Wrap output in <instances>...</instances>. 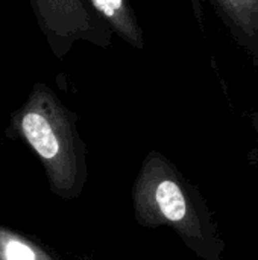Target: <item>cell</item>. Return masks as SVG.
I'll return each instance as SVG.
<instances>
[{
  "mask_svg": "<svg viewBox=\"0 0 258 260\" xmlns=\"http://www.w3.org/2000/svg\"><path fill=\"white\" fill-rule=\"evenodd\" d=\"M52 52L62 58L76 41L109 46L111 27L87 0H29Z\"/></svg>",
  "mask_w": 258,
  "mask_h": 260,
  "instance_id": "3",
  "label": "cell"
},
{
  "mask_svg": "<svg viewBox=\"0 0 258 260\" xmlns=\"http://www.w3.org/2000/svg\"><path fill=\"white\" fill-rule=\"evenodd\" d=\"M0 260H61L52 251L3 224H0Z\"/></svg>",
  "mask_w": 258,
  "mask_h": 260,
  "instance_id": "5",
  "label": "cell"
},
{
  "mask_svg": "<svg viewBox=\"0 0 258 260\" xmlns=\"http://www.w3.org/2000/svg\"><path fill=\"white\" fill-rule=\"evenodd\" d=\"M237 35L258 43V0H216Z\"/></svg>",
  "mask_w": 258,
  "mask_h": 260,
  "instance_id": "6",
  "label": "cell"
},
{
  "mask_svg": "<svg viewBox=\"0 0 258 260\" xmlns=\"http://www.w3.org/2000/svg\"><path fill=\"white\" fill-rule=\"evenodd\" d=\"M8 134L24 140L40 158L49 187L61 200H78L87 184V146L76 114L55 91L36 82L12 113Z\"/></svg>",
  "mask_w": 258,
  "mask_h": 260,
  "instance_id": "2",
  "label": "cell"
},
{
  "mask_svg": "<svg viewBox=\"0 0 258 260\" xmlns=\"http://www.w3.org/2000/svg\"><path fill=\"white\" fill-rule=\"evenodd\" d=\"M134 218L143 229H172L199 259L224 260L225 241L201 190L161 152L151 151L131 190Z\"/></svg>",
  "mask_w": 258,
  "mask_h": 260,
  "instance_id": "1",
  "label": "cell"
},
{
  "mask_svg": "<svg viewBox=\"0 0 258 260\" xmlns=\"http://www.w3.org/2000/svg\"><path fill=\"white\" fill-rule=\"evenodd\" d=\"M102 20L135 49L144 47V37L128 0H87Z\"/></svg>",
  "mask_w": 258,
  "mask_h": 260,
  "instance_id": "4",
  "label": "cell"
},
{
  "mask_svg": "<svg viewBox=\"0 0 258 260\" xmlns=\"http://www.w3.org/2000/svg\"><path fill=\"white\" fill-rule=\"evenodd\" d=\"M252 126H254V129H255V133H257L258 136V113H255L252 116Z\"/></svg>",
  "mask_w": 258,
  "mask_h": 260,
  "instance_id": "7",
  "label": "cell"
}]
</instances>
